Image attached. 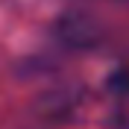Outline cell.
I'll return each mask as SVG.
<instances>
[{
  "instance_id": "cell-2",
  "label": "cell",
  "mask_w": 129,
  "mask_h": 129,
  "mask_svg": "<svg viewBox=\"0 0 129 129\" xmlns=\"http://www.w3.org/2000/svg\"><path fill=\"white\" fill-rule=\"evenodd\" d=\"M112 88L120 97H129V71H120L117 76H112Z\"/></svg>"
},
{
  "instance_id": "cell-3",
  "label": "cell",
  "mask_w": 129,
  "mask_h": 129,
  "mask_svg": "<svg viewBox=\"0 0 129 129\" xmlns=\"http://www.w3.org/2000/svg\"><path fill=\"white\" fill-rule=\"evenodd\" d=\"M112 123H114V126H120V129H129V100L117 109V114L112 117Z\"/></svg>"
},
{
  "instance_id": "cell-1",
  "label": "cell",
  "mask_w": 129,
  "mask_h": 129,
  "mask_svg": "<svg viewBox=\"0 0 129 129\" xmlns=\"http://www.w3.org/2000/svg\"><path fill=\"white\" fill-rule=\"evenodd\" d=\"M56 35L68 44V47H73V50H88V47H94L97 41H100L103 29H100V24H97L91 15H82V12H68V15L59 18Z\"/></svg>"
}]
</instances>
